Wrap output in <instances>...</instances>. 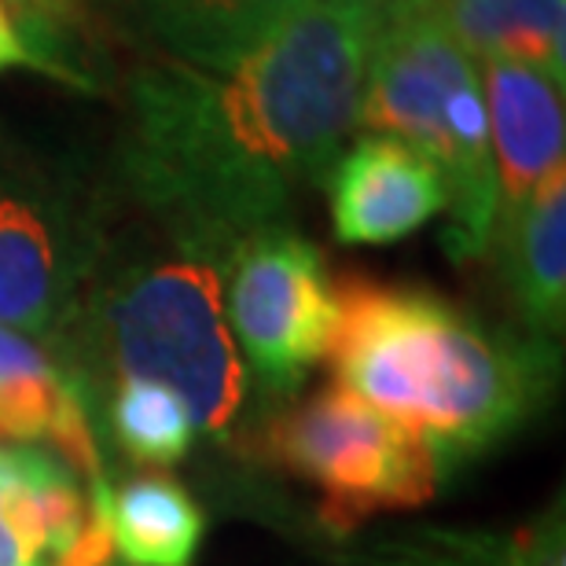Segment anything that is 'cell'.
I'll return each instance as SVG.
<instances>
[{
	"label": "cell",
	"instance_id": "obj_1",
	"mask_svg": "<svg viewBox=\"0 0 566 566\" xmlns=\"http://www.w3.org/2000/svg\"><path fill=\"white\" fill-rule=\"evenodd\" d=\"M382 0H310L224 71L163 60L133 74L118 185L158 232L229 258L287 224L357 129Z\"/></svg>",
	"mask_w": 566,
	"mask_h": 566
},
{
	"label": "cell",
	"instance_id": "obj_2",
	"mask_svg": "<svg viewBox=\"0 0 566 566\" xmlns=\"http://www.w3.org/2000/svg\"><path fill=\"white\" fill-rule=\"evenodd\" d=\"M335 382L420 438L441 471L482 457L534 416L556 382V349L496 332L423 287L335 280Z\"/></svg>",
	"mask_w": 566,
	"mask_h": 566
},
{
	"label": "cell",
	"instance_id": "obj_3",
	"mask_svg": "<svg viewBox=\"0 0 566 566\" xmlns=\"http://www.w3.org/2000/svg\"><path fill=\"white\" fill-rule=\"evenodd\" d=\"M163 240L166 247H144L115 265L99 258L71 327L85 324L115 379L174 390L196 430L221 434L247 398V365L221 294L229 258L166 232Z\"/></svg>",
	"mask_w": 566,
	"mask_h": 566
},
{
	"label": "cell",
	"instance_id": "obj_4",
	"mask_svg": "<svg viewBox=\"0 0 566 566\" xmlns=\"http://www.w3.org/2000/svg\"><path fill=\"white\" fill-rule=\"evenodd\" d=\"M357 126L412 144L449 191V258L474 262L496 240V174L479 60L452 38L438 0H382Z\"/></svg>",
	"mask_w": 566,
	"mask_h": 566
},
{
	"label": "cell",
	"instance_id": "obj_5",
	"mask_svg": "<svg viewBox=\"0 0 566 566\" xmlns=\"http://www.w3.org/2000/svg\"><path fill=\"white\" fill-rule=\"evenodd\" d=\"M269 452L291 474L321 485L316 518L332 537H354V530L379 512L427 504L441 479L420 438L343 382L276 416L269 427Z\"/></svg>",
	"mask_w": 566,
	"mask_h": 566
},
{
	"label": "cell",
	"instance_id": "obj_6",
	"mask_svg": "<svg viewBox=\"0 0 566 566\" xmlns=\"http://www.w3.org/2000/svg\"><path fill=\"white\" fill-rule=\"evenodd\" d=\"M107 235L82 185L0 140V324L27 338H63Z\"/></svg>",
	"mask_w": 566,
	"mask_h": 566
},
{
	"label": "cell",
	"instance_id": "obj_7",
	"mask_svg": "<svg viewBox=\"0 0 566 566\" xmlns=\"http://www.w3.org/2000/svg\"><path fill=\"white\" fill-rule=\"evenodd\" d=\"M229 321L269 394H294L335 332V280L291 224L251 232L229 254Z\"/></svg>",
	"mask_w": 566,
	"mask_h": 566
},
{
	"label": "cell",
	"instance_id": "obj_8",
	"mask_svg": "<svg viewBox=\"0 0 566 566\" xmlns=\"http://www.w3.org/2000/svg\"><path fill=\"white\" fill-rule=\"evenodd\" d=\"M338 243L387 247L420 232L449 207L438 166L412 144L365 133L324 177Z\"/></svg>",
	"mask_w": 566,
	"mask_h": 566
},
{
	"label": "cell",
	"instance_id": "obj_9",
	"mask_svg": "<svg viewBox=\"0 0 566 566\" xmlns=\"http://www.w3.org/2000/svg\"><path fill=\"white\" fill-rule=\"evenodd\" d=\"M479 71L496 199H501V210H496V232H501L526 207L541 180L563 166V85L534 66L504 60H485Z\"/></svg>",
	"mask_w": 566,
	"mask_h": 566
},
{
	"label": "cell",
	"instance_id": "obj_10",
	"mask_svg": "<svg viewBox=\"0 0 566 566\" xmlns=\"http://www.w3.org/2000/svg\"><path fill=\"white\" fill-rule=\"evenodd\" d=\"M504 283L523 332L556 343L566 321V166H556L512 221L496 232Z\"/></svg>",
	"mask_w": 566,
	"mask_h": 566
},
{
	"label": "cell",
	"instance_id": "obj_11",
	"mask_svg": "<svg viewBox=\"0 0 566 566\" xmlns=\"http://www.w3.org/2000/svg\"><path fill=\"white\" fill-rule=\"evenodd\" d=\"M177 63L224 71L310 0H115Z\"/></svg>",
	"mask_w": 566,
	"mask_h": 566
},
{
	"label": "cell",
	"instance_id": "obj_12",
	"mask_svg": "<svg viewBox=\"0 0 566 566\" xmlns=\"http://www.w3.org/2000/svg\"><path fill=\"white\" fill-rule=\"evenodd\" d=\"M324 566H563L559 523L530 530L412 526L346 541Z\"/></svg>",
	"mask_w": 566,
	"mask_h": 566
},
{
	"label": "cell",
	"instance_id": "obj_13",
	"mask_svg": "<svg viewBox=\"0 0 566 566\" xmlns=\"http://www.w3.org/2000/svg\"><path fill=\"white\" fill-rule=\"evenodd\" d=\"M446 27L479 60L523 63L566 82V0H468L441 4Z\"/></svg>",
	"mask_w": 566,
	"mask_h": 566
},
{
	"label": "cell",
	"instance_id": "obj_14",
	"mask_svg": "<svg viewBox=\"0 0 566 566\" xmlns=\"http://www.w3.org/2000/svg\"><path fill=\"white\" fill-rule=\"evenodd\" d=\"M202 530L199 504L166 474H140L111 493V534L129 566H191Z\"/></svg>",
	"mask_w": 566,
	"mask_h": 566
},
{
	"label": "cell",
	"instance_id": "obj_15",
	"mask_svg": "<svg viewBox=\"0 0 566 566\" xmlns=\"http://www.w3.org/2000/svg\"><path fill=\"white\" fill-rule=\"evenodd\" d=\"M107 427L118 446L140 463H177L196 441L188 405L174 390L144 379H118L107 405Z\"/></svg>",
	"mask_w": 566,
	"mask_h": 566
},
{
	"label": "cell",
	"instance_id": "obj_16",
	"mask_svg": "<svg viewBox=\"0 0 566 566\" xmlns=\"http://www.w3.org/2000/svg\"><path fill=\"white\" fill-rule=\"evenodd\" d=\"M44 438L55 446V457H60V463L74 479H88V485L107 482L104 460H99V446L93 434V416H88L85 387L74 371H66L63 390L49 416V427H44Z\"/></svg>",
	"mask_w": 566,
	"mask_h": 566
},
{
	"label": "cell",
	"instance_id": "obj_17",
	"mask_svg": "<svg viewBox=\"0 0 566 566\" xmlns=\"http://www.w3.org/2000/svg\"><path fill=\"white\" fill-rule=\"evenodd\" d=\"M115 534H111V485H93V507L82 526V534L71 541V548H63L60 556L44 566H115Z\"/></svg>",
	"mask_w": 566,
	"mask_h": 566
},
{
	"label": "cell",
	"instance_id": "obj_18",
	"mask_svg": "<svg viewBox=\"0 0 566 566\" xmlns=\"http://www.w3.org/2000/svg\"><path fill=\"white\" fill-rule=\"evenodd\" d=\"M55 371H63V368L55 365L49 349H41L33 338L0 324V390L15 387V382H30V379H49Z\"/></svg>",
	"mask_w": 566,
	"mask_h": 566
},
{
	"label": "cell",
	"instance_id": "obj_19",
	"mask_svg": "<svg viewBox=\"0 0 566 566\" xmlns=\"http://www.w3.org/2000/svg\"><path fill=\"white\" fill-rule=\"evenodd\" d=\"M4 471H8V446H0V566H33L15 541V534H11L8 507H4Z\"/></svg>",
	"mask_w": 566,
	"mask_h": 566
},
{
	"label": "cell",
	"instance_id": "obj_20",
	"mask_svg": "<svg viewBox=\"0 0 566 566\" xmlns=\"http://www.w3.org/2000/svg\"><path fill=\"white\" fill-rule=\"evenodd\" d=\"M19 66H33V63H30L27 44H22V38L15 33V22H11L4 0H0V74L19 71Z\"/></svg>",
	"mask_w": 566,
	"mask_h": 566
},
{
	"label": "cell",
	"instance_id": "obj_21",
	"mask_svg": "<svg viewBox=\"0 0 566 566\" xmlns=\"http://www.w3.org/2000/svg\"><path fill=\"white\" fill-rule=\"evenodd\" d=\"M438 4H468V0H438Z\"/></svg>",
	"mask_w": 566,
	"mask_h": 566
}]
</instances>
